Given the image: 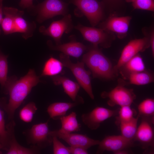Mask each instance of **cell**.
<instances>
[{
	"label": "cell",
	"instance_id": "4",
	"mask_svg": "<svg viewBox=\"0 0 154 154\" xmlns=\"http://www.w3.org/2000/svg\"><path fill=\"white\" fill-rule=\"evenodd\" d=\"M60 60L64 66L69 68L76 78L78 83L92 100L94 99L90 77V72L86 70L83 62L78 61L76 63L72 62L69 56L61 53L59 55Z\"/></svg>",
	"mask_w": 154,
	"mask_h": 154
},
{
	"label": "cell",
	"instance_id": "20",
	"mask_svg": "<svg viewBox=\"0 0 154 154\" xmlns=\"http://www.w3.org/2000/svg\"><path fill=\"white\" fill-rule=\"evenodd\" d=\"M23 11L19 10L15 17V26L16 32L22 34V37L25 39L32 37L36 28L34 22H30L22 17Z\"/></svg>",
	"mask_w": 154,
	"mask_h": 154
},
{
	"label": "cell",
	"instance_id": "31",
	"mask_svg": "<svg viewBox=\"0 0 154 154\" xmlns=\"http://www.w3.org/2000/svg\"><path fill=\"white\" fill-rule=\"evenodd\" d=\"M132 3L134 9H139L153 12L154 0H125Z\"/></svg>",
	"mask_w": 154,
	"mask_h": 154
},
{
	"label": "cell",
	"instance_id": "37",
	"mask_svg": "<svg viewBox=\"0 0 154 154\" xmlns=\"http://www.w3.org/2000/svg\"><path fill=\"white\" fill-rule=\"evenodd\" d=\"M33 0H21L19 3L20 6L23 8L29 9L33 8Z\"/></svg>",
	"mask_w": 154,
	"mask_h": 154
},
{
	"label": "cell",
	"instance_id": "8",
	"mask_svg": "<svg viewBox=\"0 0 154 154\" xmlns=\"http://www.w3.org/2000/svg\"><path fill=\"white\" fill-rule=\"evenodd\" d=\"M63 16L60 20L53 21L47 28L42 26L39 29L40 32L43 35L52 38L56 45L61 44L63 34L69 33L74 27L71 15L68 14Z\"/></svg>",
	"mask_w": 154,
	"mask_h": 154
},
{
	"label": "cell",
	"instance_id": "9",
	"mask_svg": "<svg viewBox=\"0 0 154 154\" xmlns=\"http://www.w3.org/2000/svg\"><path fill=\"white\" fill-rule=\"evenodd\" d=\"M101 96L102 98L109 99L107 103L111 106H130L136 98L132 89L121 85L117 86L109 92H102Z\"/></svg>",
	"mask_w": 154,
	"mask_h": 154
},
{
	"label": "cell",
	"instance_id": "27",
	"mask_svg": "<svg viewBox=\"0 0 154 154\" xmlns=\"http://www.w3.org/2000/svg\"><path fill=\"white\" fill-rule=\"evenodd\" d=\"M138 109L139 117L154 116V99L149 98L143 100L138 105Z\"/></svg>",
	"mask_w": 154,
	"mask_h": 154
},
{
	"label": "cell",
	"instance_id": "10",
	"mask_svg": "<svg viewBox=\"0 0 154 154\" xmlns=\"http://www.w3.org/2000/svg\"><path fill=\"white\" fill-rule=\"evenodd\" d=\"M131 19V17L129 16L119 17L112 14L99 23V27L116 34L118 38L121 39L126 35Z\"/></svg>",
	"mask_w": 154,
	"mask_h": 154
},
{
	"label": "cell",
	"instance_id": "42",
	"mask_svg": "<svg viewBox=\"0 0 154 154\" xmlns=\"http://www.w3.org/2000/svg\"><path fill=\"white\" fill-rule=\"evenodd\" d=\"M2 1L0 0V8L2 6Z\"/></svg>",
	"mask_w": 154,
	"mask_h": 154
},
{
	"label": "cell",
	"instance_id": "5",
	"mask_svg": "<svg viewBox=\"0 0 154 154\" xmlns=\"http://www.w3.org/2000/svg\"><path fill=\"white\" fill-rule=\"evenodd\" d=\"M48 121L33 125L25 132L27 142L32 148L39 151L52 143V137L49 134Z\"/></svg>",
	"mask_w": 154,
	"mask_h": 154
},
{
	"label": "cell",
	"instance_id": "19",
	"mask_svg": "<svg viewBox=\"0 0 154 154\" xmlns=\"http://www.w3.org/2000/svg\"><path fill=\"white\" fill-rule=\"evenodd\" d=\"M52 78L55 85H62L64 92L73 101L76 100L80 86L78 83L66 77L58 75L53 76Z\"/></svg>",
	"mask_w": 154,
	"mask_h": 154
},
{
	"label": "cell",
	"instance_id": "1",
	"mask_svg": "<svg viewBox=\"0 0 154 154\" xmlns=\"http://www.w3.org/2000/svg\"><path fill=\"white\" fill-rule=\"evenodd\" d=\"M40 82L35 70H29L27 74L19 80L16 77H12L5 87L6 92L9 95L8 102L1 105L7 113L8 118L12 120L15 112L21 105L32 88Z\"/></svg>",
	"mask_w": 154,
	"mask_h": 154
},
{
	"label": "cell",
	"instance_id": "21",
	"mask_svg": "<svg viewBox=\"0 0 154 154\" xmlns=\"http://www.w3.org/2000/svg\"><path fill=\"white\" fill-rule=\"evenodd\" d=\"M19 10L12 7L3 8V18L1 26L4 34L5 35L16 33L15 26V17Z\"/></svg>",
	"mask_w": 154,
	"mask_h": 154
},
{
	"label": "cell",
	"instance_id": "24",
	"mask_svg": "<svg viewBox=\"0 0 154 154\" xmlns=\"http://www.w3.org/2000/svg\"><path fill=\"white\" fill-rule=\"evenodd\" d=\"M123 68L124 71L128 75L144 71L145 70V66L142 58L139 54L129 60L120 68Z\"/></svg>",
	"mask_w": 154,
	"mask_h": 154
},
{
	"label": "cell",
	"instance_id": "33",
	"mask_svg": "<svg viewBox=\"0 0 154 154\" xmlns=\"http://www.w3.org/2000/svg\"><path fill=\"white\" fill-rule=\"evenodd\" d=\"M9 134L5 128L0 124V143L2 149L7 151L8 148Z\"/></svg>",
	"mask_w": 154,
	"mask_h": 154
},
{
	"label": "cell",
	"instance_id": "17",
	"mask_svg": "<svg viewBox=\"0 0 154 154\" xmlns=\"http://www.w3.org/2000/svg\"><path fill=\"white\" fill-rule=\"evenodd\" d=\"M15 123L12 120L6 126L9 134L8 149L7 154H32L39 151L33 148H28L21 145L17 141L15 135Z\"/></svg>",
	"mask_w": 154,
	"mask_h": 154
},
{
	"label": "cell",
	"instance_id": "22",
	"mask_svg": "<svg viewBox=\"0 0 154 154\" xmlns=\"http://www.w3.org/2000/svg\"><path fill=\"white\" fill-rule=\"evenodd\" d=\"M77 115L74 112L68 115L64 116L60 119L61 123V128L58 131L61 133H68L80 130L81 125L78 122Z\"/></svg>",
	"mask_w": 154,
	"mask_h": 154
},
{
	"label": "cell",
	"instance_id": "2",
	"mask_svg": "<svg viewBox=\"0 0 154 154\" xmlns=\"http://www.w3.org/2000/svg\"><path fill=\"white\" fill-rule=\"evenodd\" d=\"M87 52L82 57V62L85 64L95 78L112 79L116 72L110 60L98 48V46L92 45L87 47Z\"/></svg>",
	"mask_w": 154,
	"mask_h": 154
},
{
	"label": "cell",
	"instance_id": "12",
	"mask_svg": "<svg viewBox=\"0 0 154 154\" xmlns=\"http://www.w3.org/2000/svg\"><path fill=\"white\" fill-rule=\"evenodd\" d=\"M145 36L142 38L131 40L124 47L117 64L114 67L116 72L129 60L150 46L149 39L148 37Z\"/></svg>",
	"mask_w": 154,
	"mask_h": 154
},
{
	"label": "cell",
	"instance_id": "40",
	"mask_svg": "<svg viewBox=\"0 0 154 154\" xmlns=\"http://www.w3.org/2000/svg\"><path fill=\"white\" fill-rule=\"evenodd\" d=\"M3 7L2 6L0 8V26H1V21L3 18ZM1 30L0 27V35H1Z\"/></svg>",
	"mask_w": 154,
	"mask_h": 154
},
{
	"label": "cell",
	"instance_id": "34",
	"mask_svg": "<svg viewBox=\"0 0 154 154\" xmlns=\"http://www.w3.org/2000/svg\"><path fill=\"white\" fill-rule=\"evenodd\" d=\"M104 5L112 9H115L121 4V0H102Z\"/></svg>",
	"mask_w": 154,
	"mask_h": 154
},
{
	"label": "cell",
	"instance_id": "11",
	"mask_svg": "<svg viewBox=\"0 0 154 154\" xmlns=\"http://www.w3.org/2000/svg\"><path fill=\"white\" fill-rule=\"evenodd\" d=\"M118 110L97 107L91 112L83 114L81 116V119L83 123L89 129L96 130L104 121L117 115Z\"/></svg>",
	"mask_w": 154,
	"mask_h": 154
},
{
	"label": "cell",
	"instance_id": "30",
	"mask_svg": "<svg viewBox=\"0 0 154 154\" xmlns=\"http://www.w3.org/2000/svg\"><path fill=\"white\" fill-rule=\"evenodd\" d=\"M7 57V56L0 51V84L3 88L6 85L9 78L7 76L8 71Z\"/></svg>",
	"mask_w": 154,
	"mask_h": 154
},
{
	"label": "cell",
	"instance_id": "38",
	"mask_svg": "<svg viewBox=\"0 0 154 154\" xmlns=\"http://www.w3.org/2000/svg\"><path fill=\"white\" fill-rule=\"evenodd\" d=\"M0 124L5 128L4 114L3 112L0 108Z\"/></svg>",
	"mask_w": 154,
	"mask_h": 154
},
{
	"label": "cell",
	"instance_id": "18",
	"mask_svg": "<svg viewBox=\"0 0 154 154\" xmlns=\"http://www.w3.org/2000/svg\"><path fill=\"white\" fill-rule=\"evenodd\" d=\"M84 103L83 98L78 95L74 102H56L51 104L48 107L47 111L50 118L58 120L65 116L69 110Z\"/></svg>",
	"mask_w": 154,
	"mask_h": 154
},
{
	"label": "cell",
	"instance_id": "29",
	"mask_svg": "<svg viewBox=\"0 0 154 154\" xmlns=\"http://www.w3.org/2000/svg\"><path fill=\"white\" fill-rule=\"evenodd\" d=\"M134 111L130 106H121L118 110V116L116 117V123L119 124L121 123L129 121L134 117Z\"/></svg>",
	"mask_w": 154,
	"mask_h": 154
},
{
	"label": "cell",
	"instance_id": "35",
	"mask_svg": "<svg viewBox=\"0 0 154 154\" xmlns=\"http://www.w3.org/2000/svg\"><path fill=\"white\" fill-rule=\"evenodd\" d=\"M71 154H87L88 152L87 149L79 147H68Z\"/></svg>",
	"mask_w": 154,
	"mask_h": 154
},
{
	"label": "cell",
	"instance_id": "39",
	"mask_svg": "<svg viewBox=\"0 0 154 154\" xmlns=\"http://www.w3.org/2000/svg\"><path fill=\"white\" fill-rule=\"evenodd\" d=\"M129 151L125 149L121 150L114 153L115 154H127L129 153Z\"/></svg>",
	"mask_w": 154,
	"mask_h": 154
},
{
	"label": "cell",
	"instance_id": "32",
	"mask_svg": "<svg viewBox=\"0 0 154 154\" xmlns=\"http://www.w3.org/2000/svg\"><path fill=\"white\" fill-rule=\"evenodd\" d=\"M52 137V143L53 146V153L54 154H70V150L58 139L56 136Z\"/></svg>",
	"mask_w": 154,
	"mask_h": 154
},
{
	"label": "cell",
	"instance_id": "16",
	"mask_svg": "<svg viewBox=\"0 0 154 154\" xmlns=\"http://www.w3.org/2000/svg\"><path fill=\"white\" fill-rule=\"evenodd\" d=\"M70 38V41L66 43L54 45L49 40L47 44L52 50L60 51L64 54L78 58L87 49V47L82 43L76 41L72 36Z\"/></svg>",
	"mask_w": 154,
	"mask_h": 154
},
{
	"label": "cell",
	"instance_id": "26",
	"mask_svg": "<svg viewBox=\"0 0 154 154\" xmlns=\"http://www.w3.org/2000/svg\"><path fill=\"white\" fill-rule=\"evenodd\" d=\"M128 78L130 84L137 85L149 84L154 80L153 75L145 70L130 74Z\"/></svg>",
	"mask_w": 154,
	"mask_h": 154
},
{
	"label": "cell",
	"instance_id": "36",
	"mask_svg": "<svg viewBox=\"0 0 154 154\" xmlns=\"http://www.w3.org/2000/svg\"><path fill=\"white\" fill-rule=\"evenodd\" d=\"M145 36H147L149 40L150 46L151 47L153 56H154V31L152 29L149 33L143 32Z\"/></svg>",
	"mask_w": 154,
	"mask_h": 154
},
{
	"label": "cell",
	"instance_id": "6",
	"mask_svg": "<svg viewBox=\"0 0 154 154\" xmlns=\"http://www.w3.org/2000/svg\"><path fill=\"white\" fill-rule=\"evenodd\" d=\"M74 28L81 33L85 40L94 45L109 47L115 38L114 34L100 28L87 27L80 24H78Z\"/></svg>",
	"mask_w": 154,
	"mask_h": 154
},
{
	"label": "cell",
	"instance_id": "3",
	"mask_svg": "<svg viewBox=\"0 0 154 154\" xmlns=\"http://www.w3.org/2000/svg\"><path fill=\"white\" fill-rule=\"evenodd\" d=\"M77 7L79 15L85 16L93 27L102 21L105 16V6L98 0H69Z\"/></svg>",
	"mask_w": 154,
	"mask_h": 154
},
{
	"label": "cell",
	"instance_id": "23",
	"mask_svg": "<svg viewBox=\"0 0 154 154\" xmlns=\"http://www.w3.org/2000/svg\"><path fill=\"white\" fill-rule=\"evenodd\" d=\"M63 66L60 60L51 57L45 62L41 76H54L57 75L61 72Z\"/></svg>",
	"mask_w": 154,
	"mask_h": 154
},
{
	"label": "cell",
	"instance_id": "15",
	"mask_svg": "<svg viewBox=\"0 0 154 154\" xmlns=\"http://www.w3.org/2000/svg\"><path fill=\"white\" fill-rule=\"evenodd\" d=\"M49 134L52 137L56 136L64 140L70 146L81 147L87 149L93 146L98 145L100 141L86 135L72 133H62L58 130L50 131Z\"/></svg>",
	"mask_w": 154,
	"mask_h": 154
},
{
	"label": "cell",
	"instance_id": "28",
	"mask_svg": "<svg viewBox=\"0 0 154 154\" xmlns=\"http://www.w3.org/2000/svg\"><path fill=\"white\" fill-rule=\"evenodd\" d=\"M37 110V108L34 102H29L24 106L20 111L19 116L20 119L25 122H31L34 115Z\"/></svg>",
	"mask_w": 154,
	"mask_h": 154
},
{
	"label": "cell",
	"instance_id": "25",
	"mask_svg": "<svg viewBox=\"0 0 154 154\" xmlns=\"http://www.w3.org/2000/svg\"><path fill=\"white\" fill-rule=\"evenodd\" d=\"M139 116L134 117L130 121L120 123L119 124L121 135L129 140H133L137 128V123Z\"/></svg>",
	"mask_w": 154,
	"mask_h": 154
},
{
	"label": "cell",
	"instance_id": "41",
	"mask_svg": "<svg viewBox=\"0 0 154 154\" xmlns=\"http://www.w3.org/2000/svg\"><path fill=\"white\" fill-rule=\"evenodd\" d=\"M1 149H2V147L1 143H0V154H2V152L1 151Z\"/></svg>",
	"mask_w": 154,
	"mask_h": 154
},
{
	"label": "cell",
	"instance_id": "43",
	"mask_svg": "<svg viewBox=\"0 0 154 154\" xmlns=\"http://www.w3.org/2000/svg\"><path fill=\"white\" fill-rule=\"evenodd\" d=\"M2 1H3V0H1Z\"/></svg>",
	"mask_w": 154,
	"mask_h": 154
},
{
	"label": "cell",
	"instance_id": "7",
	"mask_svg": "<svg viewBox=\"0 0 154 154\" xmlns=\"http://www.w3.org/2000/svg\"><path fill=\"white\" fill-rule=\"evenodd\" d=\"M68 3L62 0H44L35 7L37 21L42 23L54 17L68 14Z\"/></svg>",
	"mask_w": 154,
	"mask_h": 154
},
{
	"label": "cell",
	"instance_id": "14",
	"mask_svg": "<svg viewBox=\"0 0 154 154\" xmlns=\"http://www.w3.org/2000/svg\"><path fill=\"white\" fill-rule=\"evenodd\" d=\"M97 154L102 153L105 151H112L113 153L119 150L133 147V140H129L122 135H110L106 137L100 141Z\"/></svg>",
	"mask_w": 154,
	"mask_h": 154
},
{
	"label": "cell",
	"instance_id": "13",
	"mask_svg": "<svg viewBox=\"0 0 154 154\" xmlns=\"http://www.w3.org/2000/svg\"><path fill=\"white\" fill-rule=\"evenodd\" d=\"M141 123L137 127L134 140L138 141L144 149L154 147V116L141 117Z\"/></svg>",
	"mask_w": 154,
	"mask_h": 154
}]
</instances>
